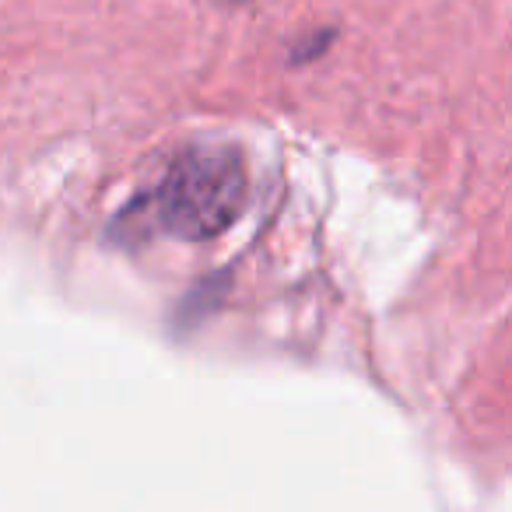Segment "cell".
Returning <instances> with one entry per match:
<instances>
[{
	"mask_svg": "<svg viewBox=\"0 0 512 512\" xmlns=\"http://www.w3.org/2000/svg\"><path fill=\"white\" fill-rule=\"evenodd\" d=\"M249 197L242 155L228 144H193L179 151L148 193L116 214L113 235L123 246L151 239L207 242L235 225Z\"/></svg>",
	"mask_w": 512,
	"mask_h": 512,
	"instance_id": "1",
	"label": "cell"
}]
</instances>
